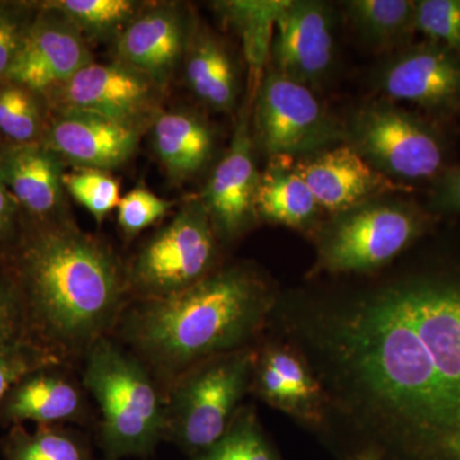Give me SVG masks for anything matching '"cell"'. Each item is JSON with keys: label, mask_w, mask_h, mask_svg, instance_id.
<instances>
[{"label": "cell", "mask_w": 460, "mask_h": 460, "mask_svg": "<svg viewBox=\"0 0 460 460\" xmlns=\"http://www.w3.org/2000/svg\"><path fill=\"white\" fill-rule=\"evenodd\" d=\"M375 81L387 98L411 102L429 113L450 114L460 107V57L429 39L393 51Z\"/></svg>", "instance_id": "cell-10"}, {"label": "cell", "mask_w": 460, "mask_h": 460, "mask_svg": "<svg viewBox=\"0 0 460 460\" xmlns=\"http://www.w3.org/2000/svg\"><path fill=\"white\" fill-rule=\"evenodd\" d=\"M277 305L260 272L230 265L175 295L128 302L111 335L166 390L205 359L253 347Z\"/></svg>", "instance_id": "cell-3"}, {"label": "cell", "mask_w": 460, "mask_h": 460, "mask_svg": "<svg viewBox=\"0 0 460 460\" xmlns=\"http://www.w3.org/2000/svg\"><path fill=\"white\" fill-rule=\"evenodd\" d=\"M334 49L332 8L323 2L288 0L272 36L275 71L313 89L329 75Z\"/></svg>", "instance_id": "cell-12"}, {"label": "cell", "mask_w": 460, "mask_h": 460, "mask_svg": "<svg viewBox=\"0 0 460 460\" xmlns=\"http://www.w3.org/2000/svg\"><path fill=\"white\" fill-rule=\"evenodd\" d=\"M140 140L138 127L98 115L63 111L47 147L81 168L108 172L128 162Z\"/></svg>", "instance_id": "cell-18"}, {"label": "cell", "mask_w": 460, "mask_h": 460, "mask_svg": "<svg viewBox=\"0 0 460 460\" xmlns=\"http://www.w3.org/2000/svg\"><path fill=\"white\" fill-rule=\"evenodd\" d=\"M260 172L253 155L250 108L243 107L228 150L208 178L199 201L210 217L217 239L234 241L256 219Z\"/></svg>", "instance_id": "cell-11"}, {"label": "cell", "mask_w": 460, "mask_h": 460, "mask_svg": "<svg viewBox=\"0 0 460 460\" xmlns=\"http://www.w3.org/2000/svg\"><path fill=\"white\" fill-rule=\"evenodd\" d=\"M187 36L180 12L172 5H159L136 16L124 27L115 50L119 63L163 86L186 53Z\"/></svg>", "instance_id": "cell-19"}, {"label": "cell", "mask_w": 460, "mask_h": 460, "mask_svg": "<svg viewBox=\"0 0 460 460\" xmlns=\"http://www.w3.org/2000/svg\"><path fill=\"white\" fill-rule=\"evenodd\" d=\"M352 460H381V459L378 458L377 456H375V454L365 453V454H359L358 456H356V458H353Z\"/></svg>", "instance_id": "cell-38"}, {"label": "cell", "mask_w": 460, "mask_h": 460, "mask_svg": "<svg viewBox=\"0 0 460 460\" xmlns=\"http://www.w3.org/2000/svg\"><path fill=\"white\" fill-rule=\"evenodd\" d=\"M13 281L30 338L66 365L111 335L128 305L126 269L113 251L66 220L23 242Z\"/></svg>", "instance_id": "cell-2"}, {"label": "cell", "mask_w": 460, "mask_h": 460, "mask_svg": "<svg viewBox=\"0 0 460 460\" xmlns=\"http://www.w3.org/2000/svg\"><path fill=\"white\" fill-rule=\"evenodd\" d=\"M63 366H45L21 377L3 399L0 423L8 428L84 425L90 420L89 394Z\"/></svg>", "instance_id": "cell-16"}, {"label": "cell", "mask_w": 460, "mask_h": 460, "mask_svg": "<svg viewBox=\"0 0 460 460\" xmlns=\"http://www.w3.org/2000/svg\"><path fill=\"white\" fill-rule=\"evenodd\" d=\"M287 4L288 0H232L215 4L220 16L241 35L244 56L256 77L270 54L275 23Z\"/></svg>", "instance_id": "cell-26"}, {"label": "cell", "mask_w": 460, "mask_h": 460, "mask_svg": "<svg viewBox=\"0 0 460 460\" xmlns=\"http://www.w3.org/2000/svg\"><path fill=\"white\" fill-rule=\"evenodd\" d=\"M14 202L9 196L7 187L0 177V241L11 235L14 224Z\"/></svg>", "instance_id": "cell-37"}, {"label": "cell", "mask_w": 460, "mask_h": 460, "mask_svg": "<svg viewBox=\"0 0 460 460\" xmlns=\"http://www.w3.org/2000/svg\"><path fill=\"white\" fill-rule=\"evenodd\" d=\"M63 186L93 217L104 222L120 201L119 181L108 172L81 168L63 175Z\"/></svg>", "instance_id": "cell-29"}, {"label": "cell", "mask_w": 460, "mask_h": 460, "mask_svg": "<svg viewBox=\"0 0 460 460\" xmlns=\"http://www.w3.org/2000/svg\"><path fill=\"white\" fill-rule=\"evenodd\" d=\"M154 147L172 178H187L201 171L213 154L211 129L196 115L166 111L154 122Z\"/></svg>", "instance_id": "cell-22"}, {"label": "cell", "mask_w": 460, "mask_h": 460, "mask_svg": "<svg viewBox=\"0 0 460 460\" xmlns=\"http://www.w3.org/2000/svg\"><path fill=\"white\" fill-rule=\"evenodd\" d=\"M155 86L122 63L91 62L56 90L63 111L98 115L138 127L154 107Z\"/></svg>", "instance_id": "cell-14"}, {"label": "cell", "mask_w": 460, "mask_h": 460, "mask_svg": "<svg viewBox=\"0 0 460 460\" xmlns=\"http://www.w3.org/2000/svg\"><path fill=\"white\" fill-rule=\"evenodd\" d=\"M190 89L215 111H229L238 95L237 75L228 51L213 33L196 32L186 49Z\"/></svg>", "instance_id": "cell-23"}, {"label": "cell", "mask_w": 460, "mask_h": 460, "mask_svg": "<svg viewBox=\"0 0 460 460\" xmlns=\"http://www.w3.org/2000/svg\"><path fill=\"white\" fill-rule=\"evenodd\" d=\"M174 206L144 186L136 187L120 199L117 208L118 224L127 238H135L148 226L159 222Z\"/></svg>", "instance_id": "cell-33"}, {"label": "cell", "mask_w": 460, "mask_h": 460, "mask_svg": "<svg viewBox=\"0 0 460 460\" xmlns=\"http://www.w3.org/2000/svg\"><path fill=\"white\" fill-rule=\"evenodd\" d=\"M414 30L460 57V0H420L414 4Z\"/></svg>", "instance_id": "cell-32"}, {"label": "cell", "mask_w": 460, "mask_h": 460, "mask_svg": "<svg viewBox=\"0 0 460 460\" xmlns=\"http://www.w3.org/2000/svg\"><path fill=\"white\" fill-rule=\"evenodd\" d=\"M428 210L436 217L460 215V164L445 169L432 181Z\"/></svg>", "instance_id": "cell-35"}, {"label": "cell", "mask_w": 460, "mask_h": 460, "mask_svg": "<svg viewBox=\"0 0 460 460\" xmlns=\"http://www.w3.org/2000/svg\"><path fill=\"white\" fill-rule=\"evenodd\" d=\"M62 165L59 156L48 147L26 146L3 159L0 177L26 210L48 217L57 210L62 198Z\"/></svg>", "instance_id": "cell-21"}, {"label": "cell", "mask_w": 460, "mask_h": 460, "mask_svg": "<svg viewBox=\"0 0 460 460\" xmlns=\"http://www.w3.org/2000/svg\"><path fill=\"white\" fill-rule=\"evenodd\" d=\"M60 363L65 362L31 338L0 341V405L21 377L36 368Z\"/></svg>", "instance_id": "cell-30"}, {"label": "cell", "mask_w": 460, "mask_h": 460, "mask_svg": "<svg viewBox=\"0 0 460 460\" xmlns=\"http://www.w3.org/2000/svg\"><path fill=\"white\" fill-rule=\"evenodd\" d=\"M217 237L199 199L183 206L141 248L126 269L133 301L163 298L195 286L217 270Z\"/></svg>", "instance_id": "cell-8"}, {"label": "cell", "mask_w": 460, "mask_h": 460, "mask_svg": "<svg viewBox=\"0 0 460 460\" xmlns=\"http://www.w3.org/2000/svg\"><path fill=\"white\" fill-rule=\"evenodd\" d=\"M293 157H271L260 172L256 193V214L265 222L298 230L316 226L321 208L310 187L292 163Z\"/></svg>", "instance_id": "cell-20"}, {"label": "cell", "mask_w": 460, "mask_h": 460, "mask_svg": "<svg viewBox=\"0 0 460 460\" xmlns=\"http://www.w3.org/2000/svg\"><path fill=\"white\" fill-rule=\"evenodd\" d=\"M47 8L60 14L81 32L107 35L126 27L136 17L137 3L131 0H57Z\"/></svg>", "instance_id": "cell-28"}, {"label": "cell", "mask_w": 460, "mask_h": 460, "mask_svg": "<svg viewBox=\"0 0 460 460\" xmlns=\"http://www.w3.org/2000/svg\"><path fill=\"white\" fill-rule=\"evenodd\" d=\"M411 0H350L344 2L345 16L368 48L386 53L411 44L414 30Z\"/></svg>", "instance_id": "cell-24"}, {"label": "cell", "mask_w": 460, "mask_h": 460, "mask_svg": "<svg viewBox=\"0 0 460 460\" xmlns=\"http://www.w3.org/2000/svg\"><path fill=\"white\" fill-rule=\"evenodd\" d=\"M39 21L21 42L5 77L30 91L56 89L93 62L77 27L60 14Z\"/></svg>", "instance_id": "cell-17"}, {"label": "cell", "mask_w": 460, "mask_h": 460, "mask_svg": "<svg viewBox=\"0 0 460 460\" xmlns=\"http://www.w3.org/2000/svg\"><path fill=\"white\" fill-rule=\"evenodd\" d=\"M296 169L310 187L321 210L330 215L413 190V187L378 172L349 145L304 156L296 162Z\"/></svg>", "instance_id": "cell-13"}, {"label": "cell", "mask_w": 460, "mask_h": 460, "mask_svg": "<svg viewBox=\"0 0 460 460\" xmlns=\"http://www.w3.org/2000/svg\"><path fill=\"white\" fill-rule=\"evenodd\" d=\"M255 131L270 157L311 155L345 138V129L330 117L313 90L274 68L257 91Z\"/></svg>", "instance_id": "cell-9"}, {"label": "cell", "mask_w": 460, "mask_h": 460, "mask_svg": "<svg viewBox=\"0 0 460 460\" xmlns=\"http://www.w3.org/2000/svg\"><path fill=\"white\" fill-rule=\"evenodd\" d=\"M330 217L317 232L314 274L378 270L425 237L438 219L428 208L394 196Z\"/></svg>", "instance_id": "cell-6"}, {"label": "cell", "mask_w": 460, "mask_h": 460, "mask_svg": "<svg viewBox=\"0 0 460 460\" xmlns=\"http://www.w3.org/2000/svg\"><path fill=\"white\" fill-rule=\"evenodd\" d=\"M256 348L205 359L165 390V440L189 459L210 449L228 431L251 393Z\"/></svg>", "instance_id": "cell-5"}, {"label": "cell", "mask_w": 460, "mask_h": 460, "mask_svg": "<svg viewBox=\"0 0 460 460\" xmlns=\"http://www.w3.org/2000/svg\"><path fill=\"white\" fill-rule=\"evenodd\" d=\"M22 39L16 18L0 9V75H7Z\"/></svg>", "instance_id": "cell-36"}, {"label": "cell", "mask_w": 460, "mask_h": 460, "mask_svg": "<svg viewBox=\"0 0 460 460\" xmlns=\"http://www.w3.org/2000/svg\"><path fill=\"white\" fill-rule=\"evenodd\" d=\"M3 460H95L84 434L65 425L9 428L2 441Z\"/></svg>", "instance_id": "cell-25"}, {"label": "cell", "mask_w": 460, "mask_h": 460, "mask_svg": "<svg viewBox=\"0 0 460 460\" xmlns=\"http://www.w3.org/2000/svg\"><path fill=\"white\" fill-rule=\"evenodd\" d=\"M251 394L308 426L328 420V398L319 378L289 341L256 348Z\"/></svg>", "instance_id": "cell-15"}, {"label": "cell", "mask_w": 460, "mask_h": 460, "mask_svg": "<svg viewBox=\"0 0 460 460\" xmlns=\"http://www.w3.org/2000/svg\"><path fill=\"white\" fill-rule=\"evenodd\" d=\"M18 338H30L25 308L13 279L0 278V341Z\"/></svg>", "instance_id": "cell-34"}, {"label": "cell", "mask_w": 460, "mask_h": 460, "mask_svg": "<svg viewBox=\"0 0 460 460\" xmlns=\"http://www.w3.org/2000/svg\"><path fill=\"white\" fill-rule=\"evenodd\" d=\"M345 138L375 169L407 186L413 181L432 183L447 169V146L440 132L389 102L359 109L345 129Z\"/></svg>", "instance_id": "cell-7"}, {"label": "cell", "mask_w": 460, "mask_h": 460, "mask_svg": "<svg viewBox=\"0 0 460 460\" xmlns=\"http://www.w3.org/2000/svg\"><path fill=\"white\" fill-rule=\"evenodd\" d=\"M81 383L98 405L104 460L147 458L165 440V390L146 365L107 335L84 354Z\"/></svg>", "instance_id": "cell-4"}, {"label": "cell", "mask_w": 460, "mask_h": 460, "mask_svg": "<svg viewBox=\"0 0 460 460\" xmlns=\"http://www.w3.org/2000/svg\"><path fill=\"white\" fill-rule=\"evenodd\" d=\"M189 460H279L261 428L256 410L242 405L226 435Z\"/></svg>", "instance_id": "cell-27"}, {"label": "cell", "mask_w": 460, "mask_h": 460, "mask_svg": "<svg viewBox=\"0 0 460 460\" xmlns=\"http://www.w3.org/2000/svg\"><path fill=\"white\" fill-rule=\"evenodd\" d=\"M338 413L402 460H460V259L277 311Z\"/></svg>", "instance_id": "cell-1"}, {"label": "cell", "mask_w": 460, "mask_h": 460, "mask_svg": "<svg viewBox=\"0 0 460 460\" xmlns=\"http://www.w3.org/2000/svg\"><path fill=\"white\" fill-rule=\"evenodd\" d=\"M40 127V111L30 90L18 84L0 90V132L20 144H29Z\"/></svg>", "instance_id": "cell-31"}]
</instances>
